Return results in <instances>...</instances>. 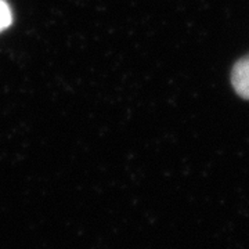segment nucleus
<instances>
[{
	"label": "nucleus",
	"mask_w": 249,
	"mask_h": 249,
	"mask_svg": "<svg viewBox=\"0 0 249 249\" xmlns=\"http://www.w3.org/2000/svg\"><path fill=\"white\" fill-rule=\"evenodd\" d=\"M231 82L237 94L249 100V55L241 58L232 68Z\"/></svg>",
	"instance_id": "1"
},
{
	"label": "nucleus",
	"mask_w": 249,
	"mask_h": 249,
	"mask_svg": "<svg viewBox=\"0 0 249 249\" xmlns=\"http://www.w3.org/2000/svg\"><path fill=\"white\" fill-rule=\"evenodd\" d=\"M11 10L6 1L0 0V31L6 29L11 24Z\"/></svg>",
	"instance_id": "2"
}]
</instances>
